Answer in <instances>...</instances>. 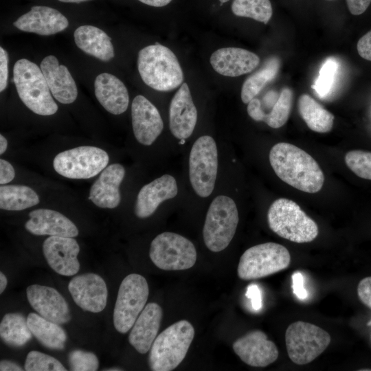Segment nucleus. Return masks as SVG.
Returning <instances> with one entry per match:
<instances>
[{
    "label": "nucleus",
    "instance_id": "16",
    "mask_svg": "<svg viewBox=\"0 0 371 371\" xmlns=\"http://www.w3.org/2000/svg\"><path fill=\"white\" fill-rule=\"evenodd\" d=\"M26 295L31 306L45 319L58 324L71 320L67 302L54 288L32 284L27 288Z\"/></svg>",
    "mask_w": 371,
    "mask_h": 371
},
{
    "label": "nucleus",
    "instance_id": "13",
    "mask_svg": "<svg viewBox=\"0 0 371 371\" xmlns=\"http://www.w3.org/2000/svg\"><path fill=\"white\" fill-rule=\"evenodd\" d=\"M68 289L74 302L85 311L100 313L106 305L107 286L104 279L96 273L74 276L69 282Z\"/></svg>",
    "mask_w": 371,
    "mask_h": 371
},
{
    "label": "nucleus",
    "instance_id": "23",
    "mask_svg": "<svg viewBox=\"0 0 371 371\" xmlns=\"http://www.w3.org/2000/svg\"><path fill=\"white\" fill-rule=\"evenodd\" d=\"M260 63L258 55L239 47H223L210 57V64L219 74L236 77L252 71Z\"/></svg>",
    "mask_w": 371,
    "mask_h": 371
},
{
    "label": "nucleus",
    "instance_id": "18",
    "mask_svg": "<svg viewBox=\"0 0 371 371\" xmlns=\"http://www.w3.org/2000/svg\"><path fill=\"white\" fill-rule=\"evenodd\" d=\"M197 121V111L187 83L181 84L173 96L169 108V126L179 139H186L193 133Z\"/></svg>",
    "mask_w": 371,
    "mask_h": 371
},
{
    "label": "nucleus",
    "instance_id": "28",
    "mask_svg": "<svg viewBox=\"0 0 371 371\" xmlns=\"http://www.w3.org/2000/svg\"><path fill=\"white\" fill-rule=\"evenodd\" d=\"M293 91L289 87H284L278 99L269 113H265L262 108L260 101L253 98L247 104L248 115L254 120L264 122L273 128L282 127L287 122L292 106Z\"/></svg>",
    "mask_w": 371,
    "mask_h": 371
},
{
    "label": "nucleus",
    "instance_id": "29",
    "mask_svg": "<svg viewBox=\"0 0 371 371\" xmlns=\"http://www.w3.org/2000/svg\"><path fill=\"white\" fill-rule=\"evenodd\" d=\"M297 107L301 117L311 130L319 133L331 131L334 115L310 95L302 94L298 99Z\"/></svg>",
    "mask_w": 371,
    "mask_h": 371
},
{
    "label": "nucleus",
    "instance_id": "20",
    "mask_svg": "<svg viewBox=\"0 0 371 371\" xmlns=\"http://www.w3.org/2000/svg\"><path fill=\"white\" fill-rule=\"evenodd\" d=\"M25 228L36 236L76 237L78 235L76 225L67 217L54 210L41 208L29 213Z\"/></svg>",
    "mask_w": 371,
    "mask_h": 371
},
{
    "label": "nucleus",
    "instance_id": "45",
    "mask_svg": "<svg viewBox=\"0 0 371 371\" xmlns=\"http://www.w3.org/2000/svg\"><path fill=\"white\" fill-rule=\"evenodd\" d=\"M247 297L251 300L252 306L255 309H259L261 306L260 291L256 285H249L247 292Z\"/></svg>",
    "mask_w": 371,
    "mask_h": 371
},
{
    "label": "nucleus",
    "instance_id": "1",
    "mask_svg": "<svg viewBox=\"0 0 371 371\" xmlns=\"http://www.w3.org/2000/svg\"><path fill=\"white\" fill-rule=\"evenodd\" d=\"M269 158L276 175L289 186L307 193H316L322 188L324 175L320 166L299 147L278 143L270 150Z\"/></svg>",
    "mask_w": 371,
    "mask_h": 371
},
{
    "label": "nucleus",
    "instance_id": "41",
    "mask_svg": "<svg viewBox=\"0 0 371 371\" xmlns=\"http://www.w3.org/2000/svg\"><path fill=\"white\" fill-rule=\"evenodd\" d=\"M357 49L361 58L371 61V30L359 38Z\"/></svg>",
    "mask_w": 371,
    "mask_h": 371
},
{
    "label": "nucleus",
    "instance_id": "8",
    "mask_svg": "<svg viewBox=\"0 0 371 371\" xmlns=\"http://www.w3.org/2000/svg\"><path fill=\"white\" fill-rule=\"evenodd\" d=\"M148 284L140 274L131 273L122 281L113 310V325L117 331L126 333L146 306Z\"/></svg>",
    "mask_w": 371,
    "mask_h": 371
},
{
    "label": "nucleus",
    "instance_id": "26",
    "mask_svg": "<svg viewBox=\"0 0 371 371\" xmlns=\"http://www.w3.org/2000/svg\"><path fill=\"white\" fill-rule=\"evenodd\" d=\"M94 89L97 100L108 112L120 115L126 111L129 102L128 90L116 76L108 73L99 74Z\"/></svg>",
    "mask_w": 371,
    "mask_h": 371
},
{
    "label": "nucleus",
    "instance_id": "35",
    "mask_svg": "<svg viewBox=\"0 0 371 371\" xmlns=\"http://www.w3.org/2000/svg\"><path fill=\"white\" fill-rule=\"evenodd\" d=\"M24 370L26 371H66L54 357L39 351L32 350L27 355Z\"/></svg>",
    "mask_w": 371,
    "mask_h": 371
},
{
    "label": "nucleus",
    "instance_id": "49",
    "mask_svg": "<svg viewBox=\"0 0 371 371\" xmlns=\"http://www.w3.org/2000/svg\"><path fill=\"white\" fill-rule=\"evenodd\" d=\"M8 284V280L5 276L0 272V293H2L5 289Z\"/></svg>",
    "mask_w": 371,
    "mask_h": 371
},
{
    "label": "nucleus",
    "instance_id": "33",
    "mask_svg": "<svg viewBox=\"0 0 371 371\" xmlns=\"http://www.w3.org/2000/svg\"><path fill=\"white\" fill-rule=\"evenodd\" d=\"M279 68V59L272 57L259 70L249 76L242 86L240 96L243 102L248 104L256 98L265 85L275 78Z\"/></svg>",
    "mask_w": 371,
    "mask_h": 371
},
{
    "label": "nucleus",
    "instance_id": "4",
    "mask_svg": "<svg viewBox=\"0 0 371 371\" xmlns=\"http://www.w3.org/2000/svg\"><path fill=\"white\" fill-rule=\"evenodd\" d=\"M194 328L187 320L178 321L162 331L153 341L148 355L153 371H170L184 359L194 337Z\"/></svg>",
    "mask_w": 371,
    "mask_h": 371
},
{
    "label": "nucleus",
    "instance_id": "17",
    "mask_svg": "<svg viewBox=\"0 0 371 371\" xmlns=\"http://www.w3.org/2000/svg\"><path fill=\"white\" fill-rule=\"evenodd\" d=\"M131 117L134 135L143 145H151L163 131L164 123L159 111L143 95L133 99Z\"/></svg>",
    "mask_w": 371,
    "mask_h": 371
},
{
    "label": "nucleus",
    "instance_id": "37",
    "mask_svg": "<svg viewBox=\"0 0 371 371\" xmlns=\"http://www.w3.org/2000/svg\"><path fill=\"white\" fill-rule=\"evenodd\" d=\"M337 69V63L332 58L327 59L322 66L319 76L312 86L320 97L326 95L331 90Z\"/></svg>",
    "mask_w": 371,
    "mask_h": 371
},
{
    "label": "nucleus",
    "instance_id": "11",
    "mask_svg": "<svg viewBox=\"0 0 371 371\" xmlns=\"http://www.w3.org/2000/svg\"><path fill=\"white\" fill-rule=\"evenodd\" d=\"M109 161V155L103 149L82 146L57 154L53 160V167L58 174L66 178L86 179L101 172Z\"/></svg>",
    "mask_w": 371,
    "mask_h": 371
},
{
    "label": "nucleus",
    "instance_id": "42",
    "mask_svg": "<svg viewBox=\"0 0 371 371\" xmlns=\"http://www.w3.org/2000/svg\"><path fill=\"white\" fill-rule=\"evenodd\" d=\"M15 171L12 164L8 161L0 159V184L5 185L14 179Z\"/></svg>",
    "mask_w": 371,
    "mask_h": 371
},
{
    "label": "nucleus",
    "instance_id": "3",
    "mask_svg": "<svg viewBox=\"0 0 371 371\" xmlns=\"http://www.w3.org/2000/svg\"><path fill=\"white\" fill-rule=\"evenodd\" d=\"M269 228L279 236L297 243H310L318 234L317 223L292 200L280 198L267 212Z\"/></svg>",
    "mask_w": 371,
    "mask_h": 371
},
{
    "label": "nucleus",
    "instance_id": "2",
    "mask_svg": "<svg viewBox=\"0 0 371 371\" xmlns=\"http://www.w3.org/2000/svg\"><path fill=\"white\" fill-rule=\"evenodd\" d=\"M137 66L144 82L155 90L169 91L183 82V74L177 56L158 43L139 52Z\"/></svg>",
    "mask_w": 371,
    "mask_h": 371
},
{
    "label": "nucleus",
    "instance_id": "47",
    "mask_svg": "<svg viewBox=\"0 0 371 371\" xmlns=\"http://www.w3.org/2000/svg\"><path fill=\"white\" fill-rule=\"evenodd\" d=\"M140 2L153 6L163 7L168 5L172 0H138Z\"/></svg>",
    "mask_w": 371,
    "mask_h": 371
},
{
    "label": "nucleus",
    "instance_id": "19",
    "mask_svg": "<svg viewBox=\"0 0 371 371\" xmlns=\"http://www.w3.org/2000/svg\"><path fill=\"white\" fill-rule=\"evenodd\" d=\"M19 30L39 35L55 34L65 30L69 25L67 19L57 10L36 5L28 12L21 15L13 23Z\"/></svg>",
    "mask_w": 371,
    "mask_h": 371
},
{
    "label": "nucleus",
    "instance_id": "25",
    "mask_svg": "<svg viewBox=\"0 0 371 371\" xmlns=\"http://www.w3.org/2000/svg\"><path fill=\"white\" fill-rule=\"evenodd\" d=\"M162 316L161 307L155 302L147 304L139 315L128 335L129 343L138 352L145 354L150 350L157 337Z\"/></svg>",
    "mask_w": 371,
    "mask_h": 371
},
{
    "label": "nucleus",
    "instance_id": "38",
    "mask_svg": "<svg viewBox=\"0 0 371 371\" xmlns=\"http://www.w3.org/2000/svg\"><path fill=\"white\" fill-rule=\"evenodd\" d=\"M69 364L74 371H95L99 367L97 356L91 352L74 350L69 355Z\"/></svg>",
    "mask_w": 371,
    "mask_h": 371
},
{
    "label": "nucleus",
    "instance_id": "6",
    "mask_svg": "<svg viewBox=\"0 0 371 371\" xmlns=\"http://www.w3.org/2000/svg\"><path fill=\"white\" fill-rule=\"evenodd\" d=\"M238 221L234 200L225 195L216 196L209 207L203 228L207 248L213 252L225 249L234 236Z\"/></svg>",
    "mask_w": 371,
    "mask_h": 371
},
{
    "label": "nucleus",
    "instance_id": "43",
    "mask_svg": "<svg viewBox=\"0 0 371 371\" xmlns=\"http://www.w3.org/2000/svg\"><path fill=\"white\" fill-rule=\"evenodd\" d=\"M350 12L353 15L363 14L368 8L371 0H346Z\"/></svg>",
    "mask_w": 371,
    "mask_h": 371
},
{
    "label": "nucleus",
    "instance_id": "12",
    "mask_svg": "<svg viewBox=\"0 0 371 371\" xmlns=\"http://www.w3.org/2000/svg\"><path fill=\"white\" fill-rule=\"evenodd\" d=\"M218 171V151L214 139L209 135L199 137L192 145L189 157L191 185L201 197L212 192Z\"/></svg>",
    "mask_w": 371,
    "mask_h": 371
},
{
    "label": "nucleus",
    "instance_id": "7",
    "mask_svg": "<svg viewBox=\"0 0 371 371\" xmlns=\"http://www.w3.org/2000/svg\"><path fill=\"white\" fill-rule=\"evenodd\" d=\"M290 264L289 250L280 244L268 242L251 247L243 254L237 273L241 280H256L284 270Z\"/></svg>",
    "mask_w": 371,
    "mask_h": 371
},
{
    "label": "nucleus",
    "instance_id": "48",
    "mask_svg": "<svg viewBox=\"0 0 371 371\" xmlns=\"http://www.w3.org/2000/svg\"><path fill=\"white\" fill-rule=\"evenodd\" d=\"M8 148V141L6 138L3 135H0V154H3Z\"/></svg>",
    "mask_w": 371,
    "mask_h": 371
},
{
    "label": "nucleus",
    "instance_id": "52",
    "mask_svg": "<svg viewBox=\"0 0 371 371\" xmlns=\"http://www.w3.org/2000/svg\"><path fill=\"white\" fill-rule=\"evenodd\" d=\"M108 370H109V371H114V370L118 371V370H122V369L117 368V369H109Z\"/></svg>",
    "mask_w": 371,
    "mask_h": 371
},
{
    "label": "nucleus",
    "instance_id": "44",
    "mask_svg": "<svg viewBox=\"0 0 371 371\" xmlns=\"http://www.w3.org/2000/svg\"><path fill=\"white\" fill-rule=\"evenodd\" d=\"M292 287L295 295L300 299H304L307 296V293L304 288L303 276L299 272H295L292 276Z\"/></svg>",
    "mask_w": 371,
    "mask_h": 371
},
{
    "label": "nucleus",
    "instance_id": "46",
    "mask_svg": "<svg viewBox=\"0 0 371 371\" xmlns=\"http://www.w3.org/2000/svg\"><path fill=\"white\" fill-rule=\"evenodd\" d=\"M23 370L17 363L10 360H2L0 362L1 371H21Z\"/></svg>",
    "mask_w": 371,
    "mask_h": 371
},
{
    "label": "nucleus",
    "instance_id": "39",
    "mask_svg": "<svg viewBox=\"0 0 371 371\" xmlns=\"http://www.w3.org/2000/svg\"><path fill=\"white\" fill-rule=\"evenodd\" d=\"M357 295L361 302L371 309V276L360 280L357 285Z\"/></svg>",
    "mask_w": 371,
    "mask_h": 371
},
{
    "label": "nucleus",
    "instance_id": "27",
    "mask_svg": "<svg viewBox=\"0 0 371 371\" xmlns=\"http://www.w3.org/2000/svg\"><path fill=\"white\" fill-rule=\"evenodd\" d=\"M74 37L78 47L90 56L104 62L114 57L111 38L95 26L81 25L74 31Z\"/></svg>",
    "mask_w": 371,
    "mask_h": 371
},
{
    "label": "nucleus",
    "instance_id": "50",
    "mask_svg": "<svg viewBox=\"0 0 371 371\" xmlns=\"http://www.w3.org/2000/svg\"><path fill=\"white\" fill-rule=\"evenodd\" d=\"M58 1L61 2H65V3H80V2L87 1L89 0H58Z\"/></svg>",
    "mask_w": 371,
    "mask_h": 371
},
{
    "label": "nucleus",
    "instance_id": "24",
    "mask_svg": "<svg viewBox=\"0 0 371 371\" xmlns=\"http://www.w3.org/2000/svg\"><path fill=\"white\" fill-rule=\"evenodd\" d=\"M41 69L45 78L53 97L62 104H71L78 96L76 82L68 69L60 65L53 55L43 58Z\"/></svg>",
    "mask_w": 371,
    "mask_h": 371
},
{
    "label": "nucleus",
    "instance_id": "22",
    "mask_svg": "<svg viewBox=\"0 0 371 371\" xmlns=\"http://www.w3.org/2000/svg\"><path fill=\"white\" fill-rule=\"evenodd\" d=\"M125 176V169L120 164L106 166L90 188L89 199L101 208L113 209L121 201L120 186Z\"/></svg>",
    "mask_w": 371,
    "mask_h": 371
},
{
    "label": "nucleus",
    "instance_id": "14",
    "mask_svg": "<svg viewBox=\"0 0 371 371\" xmlns=\"http://www.w3.org/2000/svg\"><path fill=\"white\" fill-rule=\"evenodd\" d=\"M232 348L244 363L252 367H267L279 356L276 344L260 330L250 331L239 337L233 343Z\"/></svg>",
    "mask_w": 371,
    "mask_h": 371
},
{
    "label": "nucleus",
    "instance_id": "32",
    "mask_svg": "<svg viewBox=\"0 0 371 371\" xmlns=\"http://www.w3.org/2000/svg\"><path fill=\"white\" fill-rule=\"evenodd\" d=\"M27 319L18 313L5 314L0 323V337L3 341L12 347H21L32 338Z\"/></svg>",
    "mask_w": 371,
    "mask_h": 371
},
{
    "label": "nucleus",
    "instance_id": "51",
    "mask_svg": "<svg viewBox=\"0 0 371 371\" xmlns=\"http://www.w3.org/2000/svg\"><path fill=\"white\" fill-rule=\"evenodd\" d=\"M219 1L221 2V5H222L223 3H226L227 1H228L229 0H219Z\"/></svg>",
    "mask_w": 371,
    "mask_h": 371
},
{
    "label": "nucleus",
    "instance_id": "40",
    "mask_svg": "<svg viewBox=\"0 0 371 371\" xmlns=\"http://www.w3.org/2000/svg\"><path fill=\"white\" fill-rule=\"evenodd\" d=\"M8 55L7 52L0 47V91L5 90L8 85Z\"/></svg>",
    "mask_w": 371,
    "mask_h": 371
},
{
    "label": "nucleus",
    "instance_id": "31",
    "mask_svg": "<svg viewBox=\"0 0 371 371\" xmlns=\"http://www.w3.org/2000/svg\"><path fill=\"white\" fill-rule=\"evenodd\" d=\"M40 202L37 193L30 187L23 185H1L0 208L20 211L36 205Z\"/></svg>",
    "mask_w": 371,
    "mask_h": 371
},
{
    "label": "nucleus",
    "instance_id": "9",
    "mask_svg": "<svg viewBox=\"0 0 371 371\" xmlns=\"http://www.w3.org/2000/svg\"><path fill=\"white\" fill-rule=\"evenodd\" d=\"M330 339L325 330L302 321L291 323L285 332L289 357L297 365L307 364L318 357L329 346Z\"/></svg>",
    "mask_w": 371,
    "mask_h": 371
},
{
    "label": "nucleus",
    "instance_id": "36",
    "mask_svg": "<svg viewBox=\"0 0 371 371\" xmlns=\"http://www.w3.org/2000/svg\"><path fill=\"white\" fill-rule=\"evenodd\" d=\"M347 166L358 177L371 180V152L353 150L345 155Z\"/></svg>",
    "mask_w": 371,
    "mask_h": 371
},
{
    "label": "nucleus",
    "instance_id": "30",
    "mask_svg": "<svg viewBox=\"0 0 371 371\" xmlns=\"http://www.w3.org/2000/svg\"><path fill=\"white\" fill-rule=\"evenodd\" d=\"M26 319L32 335L43 346L53 350H63L65 348L67 335L58 324L34 313H30Z\"/></svg>",
    "mask_w": 371,
    "mask_h": 371
},
{
    "label": "nucleus",
    "instance_id": "21",
    "mask_svg": "<svg viewBox=\"0 0 371 371\" xmlns=\"http://www.w3.org/2000/svg\"><path fill=\"white\" fill-rule=\"evenodd\" d=\"M178 192L175 179L170 175H164L144 185L138 192L135 214L140 218L151 216L163 201L172 199Z\"/></svg>",
    "mask_w": 371,
    "mask_h": 371
},
{
    "label": "nucleus",
    "instance_id": "10",
    "mask_svg": "<svg viewBox=\"0 0 371 371\" xmlns=\"http://www.w3.org/2000/svg\"><path fill=\"white\" fill-rule=\"evenodd\" d=\"M149 256L156 267L165 271L188 269L196 260L194 244L180 234L168 232L152 240Z\"/></svg>",
    "mask_w": 371,
    "mask_h": 371
},
{
    "label": "nucleus",
    "instance_id": "5",
    "mask_svg": "<svg viewBox=\"0 0 371 371\" xmlns=\"http://www.w3.org/2000/svg\"><path fill=\"white\" fill-rule=\"evenodd\" d=\"M14 82L23 104L40 115H52L58 111L45 78L37 65L30 60H18L13 67Z\"/></svg>",
    "mask_w": 371,
    "mask_h": 371
},
{
    "label": "nucleus",
    "instance_id": "15",
    "mask_svg": "<svg viewBox=\"0 0 371 371\" xmlns=\"http://www.w3.org/2000/svg\"><path fill=\"white\" fill-rule=\"evenodd\" d=\"M43 253L49 266L57 273L71 276L80 269V246L73 237L51 236L43 243Z\"/></svg>",
    "mask_w": 371,
    "mask_h": 371
},
{
    "label": "nucleus",
    "instance_id": "34",
    "mask_svg": "<svg viewBox=\"0 0 371 371\" xmlns=\"http://www.w3.org/2000/svg\"><path fill=\"white\" fill-rule=\"evenodd\" d=\"M232 10L236 16L251 18L265 24L273 14L269 0H234Z\"/></svg>",
    "mask_w": 371,
    "mask_h": 371
}]
</instances>
